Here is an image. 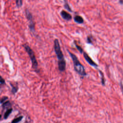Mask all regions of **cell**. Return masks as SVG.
Returning a JSON list of instances; mask_svg holds the SVG:
<instances>
[{
	"label": "cell",
	"mask_w": 123,
	"mask_h": 123,
	"mask_svg": "<svg viewBox=\"0 0 123 123\" xmlns=\"http://www.w3.org/2000/svg\"><path fill=\"white\" fill-rule=\"evenodd\" d=\"M74 43H75V46H76V49L78 50V51H79L81 53H83V49L80 46L78 45L76 43V42H75V41L74 42Z\"/></svg>",
	"instance_id": "7c38bea8"
},
{
	"label": "cell",
	"mask_w": 123,
	"mask_h": 123,
	"mask_svg": "<svg viewBox=\"0 0 123 123\" xmlns=\"http://www.w3.org/2000/svg\"><path fill=\"white\" fill-rule=\"evenodd\" d=\"M25 14L27 19L29 22L28 27L29 30L32 33H34L35 32V24L33 20V15L28 9H26L25 10Z\"/></svg>",
	"instance_id": "277c9868"
},
{
	"label": "cell",
	"mask_w": 123,
	"mask_h": 123,
	"mask_svg": "<svg viewBox=\"0 0 123 123\" xmlns=\"http://www.w3.org/2000/svg\"><path fill=\"white\" fill-rule=\"evenodd\" d=\"M74 21L75 22L77 23V24H83L84 23V19L82 17V16L78 15H76V16H75L74 18Z\"/></svg>",
	"instance_id": "52a82bcc"
},
{
	"label": "cell",
	"mask_w": 123,
	"mask_h": 123,
	"mask_svg": "<svg viewBox=\"0 0 123 123\" xmlns=\"http://www.w3.org/2000/svg\"><path fill=\"white\" fill-rule=\"evenodd\" d=\"M100 74V75H101V82H102V84L103 85H105V78H104V73H102L101 71H99Z\"/></svg>",
	"instance_id": "30bf717a"
},
{
	"label": "cell",
	"mask_w": 123,
	"mask_h": 123,
	"mask_svg": "<svg viewBox=\"0 0 123 123\" xmlns=\"http://www.w3.org/2000/svg\"><path fill=\"white\" fill-rule=\"evenodd\" d=\"M83 56L85 60L91 66H94L95 67H98V65L96 63H95L92 60V59L89 56V55L85 52H83Z\"/></svg>",
	"instance_id": "5b68a950"
},
{
	"label": "cell",
	"mask_w": 123,
	"mask_h": 123,
	"mask_svg": "<svg viewBox=\"0 0 123 123\" xmlns=\"http://www.w3.org/2000/svg\"><path fill=\"white\" fill-rule=\"evenodd\" d=\"M54 49L58 59V68L60 72H64L66 69V61L61 50L59 40L55 38L54 42Z\"/></svg>",
	"instance_id": "6da1fadb"
},
{
	"label": "cell",
	"mask_w": 123,
	"mask_h": 123,
	"mask_svg": "<svg viewBox=\"0 0 123 123\" xmlns=\"http://www.w3.org/2000/svg\"><path fill=\"white\" fill-rule=\"evenodd\" d=\"M60 14L62 18L66 21H70L72 19V15L65 10L62 11L60 12Z\"/></svg>",
	"instance_id": "8992f818"
},
{
	"label": "cell",
	"mask_w": 123,
	"mask_h": 123,
	"mask_svg": "<svg viewBox=\"0 0 123 123\" xmlns=\"http://www.w3.org/2000/svg\"><path fill=\"white\" fill-rule=\"evenodd\" d=\"M68 52L73 60L75 70L81 76L84 77L86 76L87 73L85 71V68L84 66L81 64L77 57L74 54L71 53L69 51H68Z\"/></svg>",
	"instance_id": "7a4b0ae2"
},
{
	"label": "cell",
	"mask_w": 123,
	"mask_h": 123,
	"mask_svg": "<svg viewBox=\"0 0 123 123\" xmlns=\"http://www.w3.org/2000/svg\"><path fill=\"white\" fill-rule=\"evenodd\" d=\"M13 111L12 109H9L8 110H7V111L5 112V115H4V118L5 119H6L8 117V116H9V115L11 114V113H12Z\"/></svg>",
	"instance_id": "9c48e42d"
},
{
	"label": "cell",
	"mask_w": 123,
	"mask_h": 123,
	"mask_svg": "<svg viewBox=\"0 0 123 123\" xmlns=\"http://www.w3.org/2000/svg\"><path fill=\"white\" fill-rule=\"evenodd\" d=\"M22 118H23L22 116H19V117L14 119V120H13L12 122V123H17L19 122L20 121H21L22 120Z\"/></svg>",
	"instance_id": "8fae6325"
},
{
	"label": "cell",
	"mask_w": 123,
	"mask_h": 123,
	"mask_svg": "<svg viewBox=\"0 0 123 123\" xmlns=\"http://www.w3.org/2000/svg\"><path fill=\"white\" fill-rule=\"evenodd\" d=\"M1 117H2V115L0 114V119H1Z\"/></svg>",
	"instance_id": "e0dca14e"
},
{
	"label": "cell",
	"mask_w": 123,
	"mask_h": 123,
	"mask_svg": "<svg viewBox=\"0 0 123 123\" xmlns=\"http://www.w3.org/2000/svg\"><path fill=\"white\" fill-rule=\"evenodd\" d=\"M64 5H66V4H68V2H67V0H64Z\"/></svg>",
	"instance_id": "2e32d148"
},
{
	"label": "cell",
	"mask_w": 123,
	"mask_h": 123,
	"mask_svg": "<svg viewBox=\"0 0 123 123\" xmlns=\"http://www.w3.org/2000/svg\"><path fill=\"white\" fill-rule=\"evenodd\" d=\"M87 42L89 43H91L92 40H91V38L90 36H88L87 38Z\"/></svg>",
	"instance_id": "5bb4252c"
},
{
	"label": "cell",
	"mask_w": 123,
	"mask_h": 123,
	"mask_svg": "<svg viewBox=\"0 0 123 123\" xmlns=\"http://www.w3.org/2000/svg\"><path fill=\"white\" fill-rule=\"evenodd\" d=\"M16 5L18 8H20L22 7L23 5L22 0H15Z\"/></svg>",
	"instance_id": "ba28073f"
},
{
	"label": "cell",
	"mask_w": 123,
	"mask_h": 123,
	"mask_svg": "<svg viewBox=\"0 0 123 123\" xmlns=\"http://www.w3.org/2000/svg\"><path fill=\"white\" fill-rule=\"evenodd\" d=\"M5 83V79L1 76H0V83L3 84V83Z\"/></svg>",
	"instance_id": "4fadbf2b"
},
{
	"label": "cell",
	"mask_w": 123,
	"mask_h": 123,
	"mask_svg": "<svg viewBox=\"0 0 123 123\" xmlns=\"http://www.w3.org/2000/svg\"><path fill=\"white\" fill-rule=\"evenodd\" d=\"M10 103L9 102V101H7L4 104H3V107H7L8 105H10Z\"/></svg>",
	"instance_id": "9a60e30c"
},
{
	"label": "cell",
	"mask_w": 123,
	"mask_h": 123,
	"mask_svg": "<svg viewBox=\"0 0 123 123\" xmlns=\"http://www.w3.org/2000/svg\"><path fill=\"white\" fill-rule=\"evenodd\" d=\"M23 46L30 57V59L32 62V68L34 69L37 70L38 68V63L37 60V59L36 58L34 51L30 48V47L29 45H27V44H24L23 45Z\"/></svg>",
	"instance_id": "3957f363"
}]
</instances>
